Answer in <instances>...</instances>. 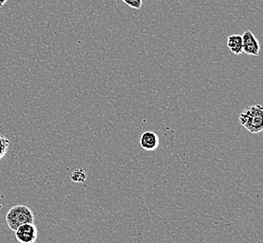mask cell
I'll return each instance as SVG.
<instances>
[{"label":"cell","mask_w":263,"mask_h":243,"mask_svg":"<svg viewBox=\"0 0 263 243\" xmlns=\"http://www.w3.org/2000/svg\"><path fill=\"white\" fill-rule=\"evenodd\" d=\"M240 124L251 134H258L263 130V108L261 105L248 107L239 117Z\"/></svg>","instance_id":"1"},{"label":"cell","mask_w":263,"mask_h":243,"mask_svg":"<svg viewBox=\"0 0 263 243\" xmlns=\"http://www.w3.org/2000/svg\"><path fill=\"white\" fill-rule=\"evenodd\" d=\"M34 213L25 205L13 206L6 214V223L13 232L22 224L34 223Z\"/></svg>","instance_id":"2"},{"label":"cell","mask_w":263,"mask_h":243,"mask_svg":"<svg viewBox=\"0 0 263 243\" xmlns=\"http://www.w3.org/2000/svg\"><path fill=\"white\" fill-rule=\"evenodd\" d=\"M15 238L20 243H35L37 238V229L34 223H25L17 228Z\"/></svg>","instance_id":"3"},{"label":"cell","mask_w":263,"mask_h":243,"mask_svg":"<svg viewBox=\"0 0 263 243\" xmlns=\"http://www.w3.org/2000/svg\"><path fill=\"white\" fill-rule=\"evenodd\" d=\"M243 40V53L248 56H258L259 55L260 46L258 39L250 30H246L242 35Z\"/></svg>","instance_id":"4"},{"label":"cell","mask_w":263,"mask_h":243,"mask_svg":"<svg viewBox=\"0 0 263 243\" xmlns=\"http://www.w3.org/2000/svg\"><path fill=\"white\" fill-rule=\"evenodd\" d=\"M159 137L157 134L152 131L144 132L140 137V145L141 147L148 151H155L159 147Z\"/></svg>","instance_id":"5"},{"label":"cell","mask_w":263,"mask_h":243,"mask_svg":"<svg viewBox=\"0 0 263 243\" xmlns=\"http://www.w3.org/2000/svg\"><path fill=\"white\" fill-rule=\"evenodd\" d=\"M227 45L231 51L234 55H241L243 53V40L241 35L229 36L227 39Z\"/></svg>","instance_id":"6"},{"label":"cell","mask_w":263,"mask_h":243,"mask_svg":"<svg viewBox=\"0 0 263 243\" xmlns=\"http://www.w3.org/2000/svg\"><path fill=\"white\" fill-rule=\"evenodd\" d=\"M86 178V172L82 168H79V169L74 170L73 172L71 173L70 175V179L74 182H85Z\"/></svg>","instance_id":"7"},{"label":"cell","mask_w":263,"mask_h":243,"mask_svg":"<svg viewBox=\"0 0 263 243\" xmlns=\"http://www.w3.org/2000/svg\"><path fill=\"white\" fill-rule=\"evenodd\" d=\"M10 141L9 138L4 137L3 135H0V160L5 157L7 152L9 151Z\"/></svg>","instance_id":"8"},{"label":"cell","mask_w":263,"mask_h":243,"mask_svg":"<svg viewBox=\"0 0 263 243\" xmlns=\"http://www.w3.org/2000/svg\"><path fill=\"white\" fill-rule=\"evenodd\" d=\"M123 3H125L128 7L135 10H140L142 8L143 1L142 0H122Z\"/></svg>","instance_id":"9"},{"label":"cell","mask_w":263,"mask_h":243,"mask_svg":"<svg viewBox=\"0 0 263 243\" xmlns=\"http://www.w3.org/2000/svg\"><path fill=\"white\" fill-rule=\"evenodd\" d=\"M8 2V0H0V8H2Z\"/></svg>","instance_id":"10"}]
</instances>
